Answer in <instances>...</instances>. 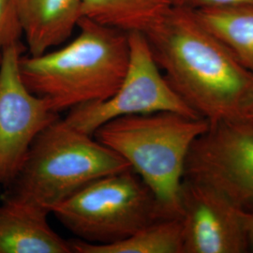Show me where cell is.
<instances>
[{"instance_id":"cell-1","label":"cell","mask_w":253,"mask_h":253,"mask_svg":"<svg viewBox=\"0 0 253 253\" xmlns=\"http://www.w3.org/2000/svg\"><path fill=\"white\" fill-rule=\"evenodd\" d=\"M144 36L166 80L198 116L214 122L238 115L253 75L193 10L172 6Z\"/></svg>"},{"instance_id":"cell-2","label":"cell","mask_w":253,"mask_h":253,"mask_svg":"<svg viewBox=\"0 0 253 253\" xmlns=\"http://www.w3.org/2000/svg\"><path fill=\"white\" fill-rule=\"evenodd\" d=\"M68 44L41 54L21 55L26 86L60 114L110 98L126 75L128 33L83 17Z\"/></svg>"},{"instance_id":"cell-3","label":"cell","mask_w":253,"mask_h":253,"mask_svg":"<svg viewBox=\"0 0 253 253\" xmlns=\"http://www.w3.org/2000/svg\"><path fill=\"white\" fill-rule=\"evenodd\" d=\"M127 169L118 154L59 117L37 136L4 198L51 214L92 181Z\"/></svg>"},{"instance_id":"cell-4","label":"cell","mask_w":253,"mask_h":253,"mask_svg":"<svg viewBox=\"0 0 253 253\" xmlns=\"http://www.w3.org/2000/svg\"><path fill=\"white\" fill-rule=\"evenodd\" d=\"M208 126L206 118L158 112L115 118L93 136L128 163L170 217H179L186 160Z\"/></svg>"},{"instance_id":"cell-5","label":"cell","mask_w":253,"mask_h":253,"mask_svg":"<svg viewBox=\"0 0 253 253\" xmlns=\"http://www.w3.org/2000/svg\"><path fill=\"white\" fill-rule=\"evenodd\" d=\"M51 214L76 239L97 245L118 242L155 221L174 217L131 168L92 181Z\"/></svg>"},{"instance_id":"cell-6","label":"cell","mask_w":253,"mask_h":253,"mask_svg":"<svg viewBox=\"0 0 253 253\" xmlns=\"http://www.w3.org/2000/svg\"><path fill=\"white\" fill-rule=\"evenodd\" d=\"M128 38L129 61L118 90L106 100L69 111L65 120L75 128L93 135L103 124L126 116L173 112L190 118H201L166 80L144 34L131 32Z\"/></svg>"},{"instance_id":"cell-7","label":"cell","mask_w":253,"mask_h":253,"mask_svg":"<svg viewBox=\"0 0 253 253\" xmlns=\"http://www.w3.org/2000/svg\"><path fill=\"white\" fill-rule=\"evenodd\" d=\"M184 178L216 189L253 209V120L235 116L209 122L188 154Z\"/></svg>"},{"instance_id":"cell-8","label":"cell","mask_w":253,"mask_h":253,"mask_svg":"<svg viewBox=\"0 0 253 253\" xmlns=\"http://www.w3.org/2000/svg\"><path fill=\"white\" fill-rule=\"evenodd\" d=\"M23 43L7 50L0 64V188L15 179L39 135L59 115L26 86L19 60Z\"/></svg>"},{"instance_id":"cell-9","label":"cell","mask_w":253,"mask_h":253,"mask_svg":"<svg viewBox=\"0 0 253 253\" xmlns=\"http://www.w3.org/2000/svg\"><path fill=\"white\" fill-rule=\"evenodd\" d=\"M179 217L184 253L249 252L247 210L207 184L184 178Z\"/></svg>"},{"instance_id":"cell-10","label":"cell","mask_w":253,"mask_h":253,"mask_svg":"<svg viewBox=\"0 0 253 253\" xmlns=\"http://www.w3.org/2000/svg\"><path fill=\"white\" fill-rule=\"evenodd\" d=\"M43 209L4 198L0 204V253H73L49 224Z\"/></svg>"},{"instance_id":"cell-11","label":"cell","mask_w":253,"mask_h":253,"mask_svg":"<svg viewBox=\"0 0 253 253\" xmlns=\"http://www.w3.org/2000/svg\"><path fill=\"white\" fill-rule=\"evenodd\" d=\"M28 54L62 45L83 18V0H13Z\"/></svg>"},{"instance_id":"cell-12","label":"cell","mask_w":253,"mask_h":253,"mask_svg":"<svg viewBox=\"0 0 253 253\" xmlns=\"http://www.w3.org/2000/svg\"><path fill=\"white\" fill-rule=\"evenodd\" d=\"M193 11L200 22L253 75V5Z\"/></svg>"},{"instance_id":"cell-13","label":"cell","mask_w":253,"mask_h":253,"mask_svg":"<svg viewBox=\"0 0 253 253\" xmlns=\"http://www.w3.org/2000/svg\"><path fill=\"white\" fill-rule=\"evenodd\" d=\"M172 7V0H83V17L144 34Z\"/></svg>"},{"instance_id":"cell-14","label":"cell","mask_w":253,"mask_h":253,"mask_svg":"<svg viewBox=\"0 0 253 253\" xmlns=\"http://www.w3.org/2000/svg\"><path fill=\"white\" fill-rule=\"evenodd\" d=\"M73 253H184L180 217H167L126 238L107 245L71 240Z\"/></svg>"},{"instance_id":"cell-15","label":"cell","mask_w":253,"mask_h":253,"mask_svg":"<svg viewBox=\"0 0 253 253\" xmlns=\"http://www.w3.org/2000/svg\"><path fill=\"white\" fill-rule=\"evenodd\" d=\"M23 30L13 0H0V64L11 46L22 43Z\"/></svg>"},{"instance_id":"cell-16","label":"cell","mask_w":253,"mask_h":253,"mask_svg":"<svg viewBox=\"0 0 253 253\" xmlns=\"http://www.w3.org/2000/svg\"><path fill=\"white\" fill-rule=\"evenodd\" d=\"M253 5V0H172V6L191 10Z\"/></svg>"},{"instance_id":"cell-17","label":"cell","mask_w":253,"mask_h":253,"mask_svg":"<svg viewBox=\"0 0 253 253\" xmlns=\"http://www.w3.org/2000/svg\"><path fill=\"white\" fill-rule=\"evenodd\" d=\"M237 116L253 120V82L243 99Z\"/></svg>"},{"instance_id":"cell-18","label":"cell","mask_w":253,"mask_h":253,"mask_svg":"<svg viewBox=\"0 0 253 253\" xmlns=\"http://www.w3.org/2000/svg\"><path fill=\"white\" fill-rule=\"evenodd\" d=\"M247 233L249 251L251 250L253 253V209L247 210Z\"/></svg>"}]
</instances>
